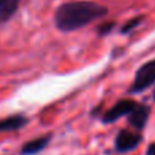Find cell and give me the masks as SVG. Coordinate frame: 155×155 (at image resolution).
<instances>
[{"label":"cell","mask_w":155,"mask_h":155,"mask_svg":"<svg viewBox=\"0 0 155 155\" xmlns=\"http://www.w3.org/2000/svg\"><path fill=\"white\" fill-rule=\"evenodd\" d=\"M19 0H0V22H5L14 15Z\"/></svg>","instance_id":"cell-8"},{"label":"cell","mask_w":155,"mask_h":155,"mask_svg":"<svg viewBox=\"0 0 155 155\" xmlns=\"http://www.w3.org/2000/svg\"><path fill=\"white\" fill-rule=\"evenodd\" d=\"M142 142V136L136 132L132 131H120L118 135L116 136V150L118 153H128V151H132L137 147Z\"/></svg>","instance_id":"cell-4"},{"label":"cell","mask_w":155,"mask_h":155,"mask_svg":"<svg viewBox=\"0 0 155 155\" xmlns=\"http://www.w3.org/2000/svg\"><path fill=\"white\" fill-rule=\"evenodd\" d=\"M147 155H155V143L150 144V147L147 150Z\"/></svg>","instance_id":"cell-11"},{"label":"cell","mask_w":155,"mask_h":155,"mask_svg":"<svg viewBox=\"0 0 155 155\" xmlns=\"http://www.w3.org/2000/svg\"><path fill=\"white\" fill-rule=\"evenodd\" d=\"M27 123V120L23 116H12V117L4 118L0 121V132H5V131H15L19 129Z\"/></svg>","instance_id":"cell-7"},{"label":"cell","mask_w":155,"mask_h":155,"mask_svg":"<svg viewBox=\"0 0 155 155\" xmlns=\"http://www.w3.org/2000/svg\"><path fill=\"white\" fill-rule=\"evenodd\" d=\"M155 84V59L144 63L142 67L137 70L135 79L129 87L131 94H139L150 88Z\"/></svg>","instance_id":"cell-2"},{"label":"cell","mask_w":155,"mask_h":155,"mask_svg":"<svg viewBox=\"0 0 155 155\" xmlns=\"http://www.w3.org/2000/svg\"><path fill=\"white\" fill-rule=\"evenodd\" d=\"M150 116V107L147 105L137 104V106L134 109V112L128 116V121L135 129H143Z\"/></svg>","instance_id":"cell-5"},{"label":"cell","mask_w":155,"mask_h":155,"mask_svg":"<svg viewBox=\"0 0 155 155\" xmlns=\"http://www.w3.org/2000/svg\"><path fill=\"white\" fill-rule=\"evenodd\" d=\"M49 139H51V136H44L26 143L23 146V148H22V155H34L40 153V151H42L49 143Z\"/></svg>","instance_id":"cell-6"},{"label":"cell","mask_w":155,"mask_h":155,"mask_svg":"<svg viewBox=\"0 0 155 155\" xmlns=\"http://www.w3.org/2000/svg\"><path fill=\"white\" fill-rule=\"evenodd\" d=\"M114 29V22H106V23H102L98 27V34L99 35H106L109 34L112 30Z\"/></svg>","instance_id":"cell-10"},{"label":"cell","mask_w":155,"mask_h":155,"mask_svg":"<svg viewBox=\"0 0 155 155\" xmlns=\"http://www.w3.org/2000/svg\"><path fill=\"white\" fill-rule=\"evenodd\" d=\"M137 106V102L134 101V99H129V98H124L117 101L109 110L105 112V114L102 116V121L104 123H114V121L120 120L121 117L124 116H129L134 109Z\"/></svg>","instance_id":"cell-3"},{"label":"cell","mask_w":155,"mask_h":155,"mask_svg":"<svg viewBox=\"0 0 155 155\" xmlns=\"http://www.w3.org/2000/svg\"><path fill=\"white\" fill-rule=\"evenodd\" d=\"M154 101H155V90H154Z\"/></svg>","instance_id":"cell-12"},{"label":"cell","mask_w":155,"mask_h":155,"mask_svg":"<svg viewBox=\"0 0 155 155\" xmlns=\"http://www.w3.org/2000/svg\"><path fill=\"white\" fill-rule=\"evenodd\" d=\"M107 8L102 4L88 0H76L61 4L54 12V25L61 31H74L88 23L104 18Z\"/></svg>","instance_id":"cell-1"},{"label":"cell","mask_w":155,"mask_h":155,"mask_svg":"<svg viewBox=\"0 0 155 155\" xmlns=\"http://www.w3.org/2000/svg\"><path fill=\"white\" fill-rule=\"evenodd\" d=\"M142 22H143V16H136V18H132L131 21H128L123 27H121V33H123V34H127V33L132 31V30L136 29V27L139 26Z\"/></svg>","instance_id":"cell-9"}]
</instances>
